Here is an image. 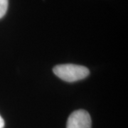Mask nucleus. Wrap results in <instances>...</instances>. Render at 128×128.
Here are the masks:
<instances>
[{"instance_id": "3", "label": "nucleus", "mask_w": 128, "mask_h": 128, "mask_svg": "<svg viewBox=\"0 0 128 128\" xmlns=\"http://www.w3.org/2000/svg\"><path fill=\"white\" fill-rule=\"evenodd\" d=\"M9 0H0V18L4 16L7 12Z\"/></svg>"}, {"instance_id": "1", "label": "nucleus", "mask_w": 128, "mask_h": 128, "mask_svg": "<svg viewBox=\"0 0 128 128\" xmlns=\"http://www.w3.org/2000/svg\"><path fill=\"white\" fill-rule=\"evenodd\" d=\"M53 71L61 80L70 82L84 79L90 73L88 68L76 64L58 65L53 68Z\"/></svg>"}, {"instance_id": "4", "label": "nucleus", "mask_w": 128, "mask_h": 128, "mask_svg": "<svg viewBox=\"0 0 128 128\" xmlns=\"http://www.w3.org/2000/svg\"><path fill=\"white\" fill-rule=\"evenodd\" d=\"M4 119L2 118V116L0 115V128H4Z\"/></svg>"}, {"instance_id": "2", "label": "nucleus", "mask_w": 128, "mask_h": 128, "mask_svg": "<svg viewBox=\"0 0 128 128\" xmlns=\"http://www.w3.org/2000/svg\"><path fill=\"white\" fill-rule=\"evenodd\" d=\"M91 118L84 110H78L69 116L66 128H91Z\"/></svg>"}]
</instances>
